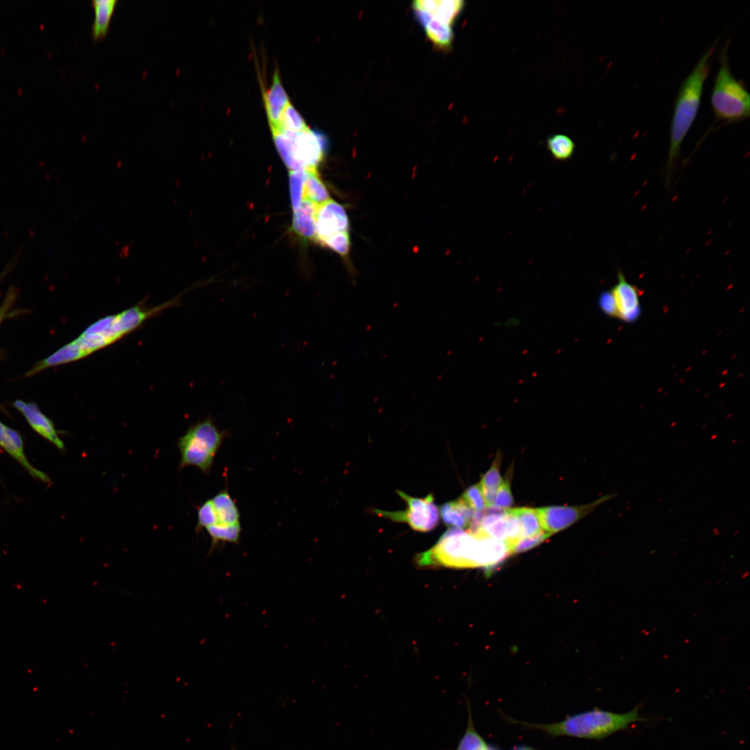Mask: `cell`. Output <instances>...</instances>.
<instances>
[{
	"label": "cell",
	"mask_w": 750,
	"mask_h": 750,
	"mask_svg": "<svg viewBox=\"0 0 750 750\" xmlns=\"http://www.w3.org/2000/svg\"><path fill=\"white\" fill-rule=\"evenodd\" d=\"M644 720L638 707L624 713L594 709L567 717L562 722L547 724H525L553 736L567 735L588 739H603L615 732L627 729L636 722Z\"/></svg>",
	"instance_id": "obj_4"
},
{
	"label": "cell",
	"mask_w": 750,
	"mask_h": 750,
	"mask_svg": "<svg viewBox=\"0 0 750 750\" xmlns=\"http://www.w3.org/2000/svg\"><path fill=\"white\" fill-rule=\"evenodd\" d=\"M263 99L271 130H276L282 112L290 102L277 71L274 72L271 86L263 94Z\"/></svg>",
	"instance_id": "obj_15"
},
{
	"label": "cell",
	"mask_w": 750,
	"mask_h": 750,
	"mask_svg": "<svg viewBox=\"0 0 750 750\" xmlns=\"http://www.w3.org/2000/svg\"><path fill=\"white\" fill-rule=\"evenodd\" d=\"M729 42L719 52V68L714 80L710 104L715 121L724 124L749 118L750 96L744 83L733 74L728 60Z\"/></svg>",
	"instance_id": "obj_5"
},
{
	"label": "cell",
	"mask_w": 750,
	"mask_h": 750,
	"mask_svg": "<svg viewBox=\"0 0 750 750\" xmlns=\"http://www.w3.org/2000/svg\"><path fill=\"white\" fill-rule=\"evenodd\" d=\"M499 467V456H497L492 466L479 483L488 508L493 506L497 491L503 481L500 474Z\"/></svg>",
	"instance_id": "obj_23"
},
{
	"label": "cell",
	"mask_w": 750,
	"mask_h": 750,
	"mask_svg": "<svg viewBox=\"0 0 750 750\" xmlns=\"http://www.w3.org/2000/svg\"><path fill=\"white\" fill-rule=\"evenodd\" d=\"M461 498L475 511L484 510L486 507L485 499L480 483L468 488Z\"/></svg>",
	"instance_id": "obj_32"
},
{
	"label": "cell",
	"mask_w": 750,
	"mask_h": 750,
	"mask_svg": "<svg viewBox=\"0 0 750 750\" xmlns=\"http://www.w3.org/2000/svg\"><path fill=\"white\" fill-rule=\"evenodd\" d=\"M440 512L447 525L462 529L468 528L475 510L460 497L456 501L444 503L441 507Z\"/></svg>",
	"instance_id": "obj_18"
},
{
	"label": "cell",
	"mask_w": 750,
	"mask_h": 750,
	"mask_svg": "<svg viewBox=\"0 0 750 750\" xmlns=\"http://www.w3.org/2000/svg\"><path fill=\"white\" fill-rule=\"evenodd\" d=\"M210 499L217 514L218 519L217 524H240L239 509L227 489L220 490Z\"/></svg>",
	"instance_id": "obj_19"
},
{
	"label": "cell",
	"mask_w": 750,
	"mask_h": 750,
	"mask_svg": "<svg viewBox=\"0 0 750 750\" xmlns=\"http://www.w3.org/2000/svg\"><path fill=\"white\" fill-rule=\"evenodd\" d=\"M277 150L290 171L317 169L327 148L325 136L310 128L301 132L272 131Z\"/></svg>",
	"instance_id": "obj_7"
},
{
	"label": "cell",
	"mask_w": 750,
	"mask_h": 750,
	"mask_svg": "<svg viewBox=\"0 0 750 750\" xmlns=\"http://www.w3.org/2000/svg\"><path fill=\"white\" fill-rule=\"evenodd\" d=\"M456 750H488V746L474 729L470 712L467 731Z\"/></svg>",
	"instance_id": "obj_28"
},
{
	"label": "cell",
	"mask_w": 750,
	"mask_h": 750,
	"mask_svg": "<svg viewBox=\"0 0 750 750\" xmlns=\"http://www.w3.org/2000/svg\"><path fill=\"white\" fill-rule=\"evenodd\" d=\"M551 534L544 531L532 536L521 538L508 546L510 554L529 550L548 539Z\"/></svg>",
	"instance_id": "obj_29"
},
{
	"label": "cell",
	"mask_w": 750,
	"mask_h": 750,
	"mask_svg": "<svg viewBox=\"0 0 750 750\" xmlns=\"http://www.w3.org/2000/svg\"><path fill=\"white\" fill-rule=\"evenodd\" d=\"M177 301L176 298L152 308L137 305L98 319L76 339L67 344L74 361L112 344L139 327L147 319L176 304Z\"/></svg>",
	"instance_id": "obj_3"
},
{
	"label": "cell",
	"mask_w": 750,
	"mask_h": 750,
	"mask_svg": "<svg viewBox=\"0 0 750 750\" xmlns=\"http://www.w3.org/2000/svg\"><path fill=\"white\" fill-rule=\"evenodd\" d=\"M319 205L329 199L326 187L320 178L317 169L306 171L303 185V199Z\"/></svg>",
	"instance_id": "obj_22"
},
{
	"label": "cell",
	"mask_w": 750,
	"mask_h": 750,
	"mask_svg": "<svg viewBox=\"0 0 750 750\" xmlns=\"http://www.w3.org/2000/svg\"><path fill=\"white\" fill-rule=\"evenodd\" d=\"M715 44L716 42L706 49L678 90L670 125L666 162L667 181L670 178L679 158L682 143L697 117Z\"/></svg>",
	"instance_id": "obj_2"
},
{
	"label": "cell",
	"mask_w": 750,
	"mask_h": 750,
	"mask_svg": "<svg viewBox=\"0 0 750 750\" xmlns=\"http://www.w3.org/2000/svg\"><path fill=\"white\" fill-rule=\"evenodd\" d=\"M317 205L304 199L299 208L294 211L292 228L303 240L315 239V213Z\"/></svg>",
	"instance_id": "obj_17"
},
{
	"label": "cell",
	"mask_w": 750,
	"mask_h": 750,
	"mask_svg": "<svg viewBox=\"0 0 750 750\" xmlns=\"http://www.w3.org/2000/svg\"><path fill=\"white\" fill-rule=\"evenodd\" d=\"M14 406L22 412L33 430L60 450L65 449L64 443L58 437L53 424L35 404L25 403L17 400L14 403Z\"/></svg>",
	"instance_id": "obj_13"
},
{
	"label": "cell",
	"mask_w": 750,
	"mask_h": 750,
	"mask_svg": "<svg viewBox=\"0 0 750 750\" xmlns=\"http://www.w3.org/2000/svg\"><path fill=\"white\" fill-rule=\"evenodd\" d=\"M599 306L606 314L616 317L615 303L611 291L604 292L600 295Z\"/></svg>",
	"instance_id": "obj_34"
},
{
	"label": "cell",
	"mask_w": 750,
	"mask_h": 750,
	"mask_svg": "<svg viewBox=\"0 0 750 750\" xmlns=\"http://www.w3.org/2000/svg\"><path fill=\"white\" fill-rule=\"evenodd\" d=\"M464 6L460 0H416L412 8L424 10L442 22L452 25Z\"/></svg>",
	"instance_id": "obj_16"
},
{
	"label": "cell",
	"mask_w": 750,
	"mask_h": 750,
	"mask_svg": "<svg viewBox=\"0 0 750 750\" xmlns=\"http://www.w3.org/2000/svg\"><path fill=\"white\" fill-rule=\"evenodd\" d=\"M321 244L328 247L341 256H347L350 250L349 232H341L325 240Z\"/></svg>",
	"instance_id": "obj_31"
},
{
	"label": "cell",
	"mask_w": 750,
	"mask_h": 750,
	"mask_svg": "<svg viewBox=\"0 0 750 750\" xmlns=\"http://www.w3.org/2000/svg\"><path fill=\"white\" fill-rule=\"evenodd\" d=\"M547 146L550 153L557 160H567L574 154L575 144L568 136L563 134H554L547 140Z\"/></svg>",
	"instance_id": "obj_25"
},
{
	"label": "cell",
	"mask_w": 750,
	"mask_h": 750,
	"mask_svg": "<svg viewBox=\"0 0 750 750\" xmlns=\"http://www.w3.org/2000/svg\"><path fill=\"white\" fill-rule=\"evenodd\" d=\"M488 750H497V749H495L494 747H489V746H488Z\"/></svg>",
	"instance_id": "obj_35"
},
{
	"label": "cell",
	"mask_w": 750,
	"mask_h": 750,
	"mask_svg": "<svg viewBox=\"0 0 750 750\" xmlns=\"http://www.w3.org/2000/svg\"><path fill=\"white\" fill-rule=\"evenodd\" d=\"M211 539L209 553L220 544L233 543L238 544L240 540L242 527L240 524L233 525L215 524L206 528Z\"/></svg>",
	"instance_id": "obj_21"
},
{
	"label": "cell",
	"mask_w": 750,
	"mask_h": 750,
	"mask_svg": "<svg viewBox=\"0 0 750 750\" xmlns=\"http://www.w3.org/2000/svg\"><path fill=\"white\" fill-rule=\"evenodd\" d=\"M228 434L226 431H220L210 418L192 424L178 440L180 468L194 466L203 473L208 474Z\"/></svg>",
	"instance_id": "obj_6"
},
{
	"label": "cell",
	"mask_w": 750,
	"mask_h": 750,
	"mask_svg": "<svg viewBox=\"0 0 750 750\" xmlns=\"http://www.w3.org/2000/svg\"><path fill=\"white\" fill-rule=\"evenodd\" d=\"M118 0H92L94 19L92 25V35L99 38L106 35Z\"/></svg>",
	"instance_id": "obj_20"
},
{
	"label": "cell",
	"mask_w": 750,
	"mask_h": 750,
	"mask_svg": "<svg viewBox=\"0 0 750 750\" xmlns=\"http://www.w3.org/2000/svg\"><path fill=\"white\" fill-rule=\"evenodd\" d=\"M315 226V240L322 244L333 235L349 232V222L344 208L335 201L329 199L316 206Z\"/></svg>",
	"instance_id": "obj_10"
},
{
	"label": "cell",
	"mask_w": 750,
	"mask_h": 750,
	"mask_svg": "<svg viewBox=\"0 0 750 750\" xmlns=\"http://www.w3.org/2000/svg\"><path fill=\"white\" fill-rule=\"evenodd\" d=\"M0 447L22 465L31 476L48 484L51 483L49 477L45 473L35 468L26 458L20 434L1 422Z\"/></svg>",
	"instance_id": "obj_12"
},
{
	"label": "cell",
	"mask_w": 750,
	"mask_h": 750,
	"mask_svg": "<svg viewBox=\"0 0 750 750\" xmlns=\"http://www.w3.org/2000/svg\"><path fill=\"white\" fill-rule=\"evenodd\" d=\"M308 128L301 115L290 101L282 112L278 129L273 131H285L297 133Z\"/></svg>",
	"instance_id": "obj_26"
},
{
	"label": "cell",
	"mask_w": 750,
	"mask_h": 750,
	"mask_svg": "<svg viewBox=\"0 0 750 750\" xmlns=\"http://www.w3.org/2000/svg\"><path fill=\"white\" fill-rule=\"evenodd\" d=\"M510 555L506 542L451 527L428 551L417 556L421 567H484L488 571Z\"/></svg>",
	"instance_id": "obj_1"
},
{
	"label": "cell",
	"mask_w": 750,
	"mask_h": 750,
	"mask_svg": "<svg viewBox=\"0 0 750 750\" xmlns=\"http://www.w3.org/2000/svg\"><path fill=\"white\" fill-rule=\"evenodd\" d=\"M510 510L519 522L522 538L532 536L543 531L536 508L524 507L510 508Z\"/></svg>",
	"instance_id": "obj_24"
},
{
	"label": "cell",
	"mask_w": 750,
	"mask_h": 750,
	"mask_svg": "<svg viewBox=\"0 0 750 750\" xmlns=\"http://www.w3.org/2000/svg\"><path fill=\"white\" fill-rule=\"evenodd\" d=\"M218 519L211 499L205 501L199 508L197 512V533L203 528L217 524Z\"/></svg>",
	"instance_id": "obj_30"
},
{
	"label": "cell",
	"mask_w": 750,
	"mask_h": 750,
	"mask_svg": "<svg viewBox=\"0 0 750 750\" xmlns=\"http://www.w3.org/2000/svg\"><path fill=\"white\" fill-rule=\"evenodd\" d=\"M513 503V498L510 490V483L503 480L497 491L494 507L508 509Z\"/></svg>",
	"instance_id": "obj_33"
},
{
	"label": "cell",
	"mask_w": 750,
	"mask_h": 750,
	"mask_svg": "<svg viewBox=\"0 0 750 750\" xmlns=\"http://www.w3.org/2000/svg\"><path fill=\"white\" fill-rule=\"evenodd\" d=\"M617 278V283L610 290L615 303L616 317L633 322L640 313L639 290L626 280L622 272H618Z\"/></svg>",
	"instance_id": "obj_11"
},
{
	"label": "cell",
	"mask_w": 750,
	"mask_h": 750,
	"mask_svg": "<svg viewBox=\"0 0 750 750\" xmlns=\"http://www.w3.org/2000/svg\"><path fill=\"white\" fill-rule=\"evenodd\" d=\"M397 492L408 504L406 510L387 512L376 510V512L396 522H406L419 531H429L437 526L440 514L432 494L421 499L410 497L401 491Z\"/></svg>",
	"instance_id": "obj_8"
},
{
	"label": "cell",
	"mask_w": 750,
	"mask_h": 750,
	"mask_svg": "<svg viewBox=\"0 0 750 750\" xmlns=\"http://www.w3.org/2000/svg\"><path fill=\"white\" fill-rule=\"evenodd\" d=\"M306 171H290V194L293 212L297 210L303 200V185Z\"/></svg>",
	"instance_id": "obj_27"
},
{
	"label": "cell",
	"mask_w": 750,
	"mask_h": 750,
	"mask_svg": "<svg viewBox=\"0 0 750 750\" xmlns=\"http://www.w3.org/2000/svg\"><path fill=\"white\" fill-rule=\"evenodd\" d=\"M412 8L417 21L433 44L442 49L449 48L453 39L451 26L424 10Z\"/></svg>",
	"instance_id": "obj_14"
},
{
	"label": "cell",
	"mask_w": 750,
	"mask_h": 750,
	"mask_svg": "<svg viewBox=\"0 0 750 750\" xmlns=\"http://www.w3.org/2000/svg\"><path fill=\"white\" fill-rule=\"evenodd\" d=\"M615 496L612 494H606L593 502L578 506H553L536 508L541 527L547 533H556L567 528Z\"/></svg>",
	"instance_id": "obj_9"
}]
</instances>
